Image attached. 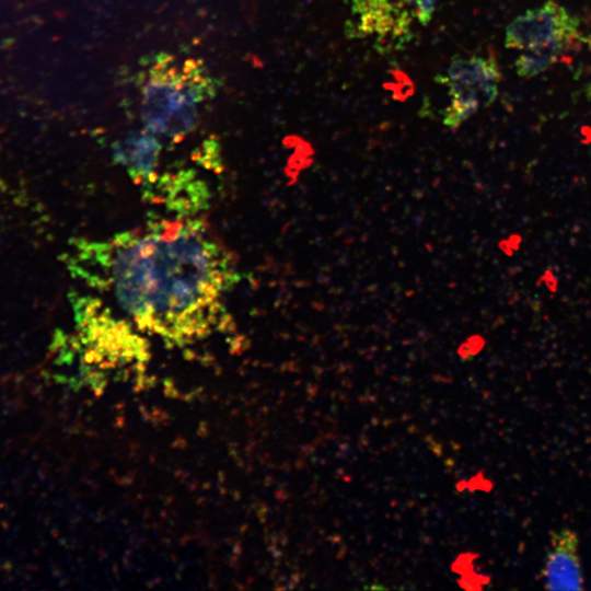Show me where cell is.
Returning <instances> with one entry per match:
<instances>
[{"instance_id":"7","label":"cell","mask_w":591,"mask_h":591,"mask_svg":"<svg viewBox=\"0 0 591 591\" xmlns=\"http://www.w3.org/2000/svg\"><path fill=\"white\" fill-rule=\"evenodd\" d=\"M542 568L545 589L582 590L584 579L579 556V537L568 528L551 533Z\"/></svg>"},{"instance_id":"5","label":"cell","mask_w":591,"mask_h":591,"mask_svg":"<svg viewBox=\"0 0 591 591\" xmlns=\"http://www.w3.org/2000/svg\"><path fill=\"white\" fill-rule=\"evenodd\" d=\"M84 360L102 369H113L144 360L143 341L129 325L118 321L100 302L83 303L78 317Z\"/></svg>"},{"instance_id":"2","label":"cell","mask_w":591,"mask_h":591,"mask_svg":"<svg viewBox=\"0 0 591 591\" xmlns=\"http://www.w3.org/2000/svg\"><path fill=\"white\" fill-rule=\"evenodd\" d=\"M141 120L144 129L181 140L196 126L198 105L215 94V80L195 59L181 66L171 55L159 54L144 72Z\"/></svg>"},{"instance_id":"9","label":"cell","mask_w":591,"mask_h":591,"mask_svg":"<svg viewBox=\"0 0 591 591\" xmlns=\"http://www.w3.org/2000/svg\"><path fill=\"white\" fill-rule=\"evenodd\" d=\"M588 44H589V47L591 48V34L588 37Z\"/></svg>"},{"instance_id":"6","label":"cell","mask_w":591,"mask_h":591,"mask_svg":"<svg viewBox=\"0 0 591 591\" xmlns=\"http://www.w3.org/2000/svg\"><path fill=\"white\" fill-rule=\"evenodd\" d=\"M348 37L378 36L381 46L399 47L410 38L414 11L403 0H354Z\"/></svg>"},{"instance_id":"1","label":"cell","mask_w":591,"mask_h":591,"mask_svg":"<svg viewBox=\"0 0 591 591\" xmlns=\"http://www.w3.org/2000/svg\"><path fill=\"white\" fill-rule=\"evenodd\" d=\"M85 252V278L109 292L138 328L176 346L215 331L237 280L230 253L193 219L152 222Z\"/></svg>"},{"instance_id":"4","label":"cell","mask_w":591,"mask_h":591,"mask_svg":"<svg viewBox=\"0 0 591 591\" xmlns=\"http://www.w3.org/2000/svg\"><path fill=\"white\" fill-rule=\"evenodd\" d=\"M501 71L493 57L454 58L441 81L449 86L450 105L443 112V125L456 129L497 97Z\"/></svg>"},{"instance_id":"3","label":"cell","mask_w":591,"mask_h":591,"mask_svg":"<svg viewBox=\"0 0 591 591\" xmlns=\"http://www.w3.org/2000/svg\"><path fill=\"white\" fill-rule=\"evenodd\" d=\"M580 37L578 19L563 4L548 0L511 21L505 45L519 53L517 73L533 78L557 63Z\"/></svg>"},{"instance_id":"8","label":"cell","mask_w":591,"mask_h":591,"mask_svg":"<svg viewBox=\"0 0 591 591\" xmlns=\"http://www.w3.org/2000/svg\"><path fill=\"white\" fill-rule=\"evenodd\" d=\"M162 144L149 131H134L113 144V159L137 181L151 179Z\"/></svg>"}]
</instances>
